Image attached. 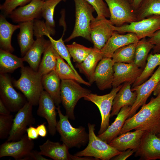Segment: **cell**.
I'll return each mask as SVG.
<instances>
[{
  "mask_svg": "<svg viewBox=\"0 0 160 160\" xmlns=\"http://www.w3.org/2000/svg\"><path fill=\"white\" fill-rule=\"evenodd\" d=\"M133 129L156 135L159 133L160 95L151 98L148 103L142 106L137 113L127 119L119 135Z\"/></svg>",
  "mask_w": 160,
  "mask_h": 160,
  "instance_id": "6da1fadb",
  "label": "cell"
},
{
  "mask_svg": "<svg viewBox=\"0 0 160 160\" xmlns=\"http://www.w3.org/2000/svg\"><path fill=\"white\" fill-rule=\"evenodd\" d=\"M21 76L19 79L13 81L14 86L25 96L28 102L33 105H38L39 99L43 90L42 76L38 71L31 68H21Z\"/></svg>",
  "mask_w": 160,
  "mask_h": 160,
  "instance_id": "7a4b0ae2",
  "label": "cell"
},
{
  "mask_svg": "<svg viewBox=\"0 0 160 160\" xmlns=\"http://www.w3.org/2000/svg\"><path fill=\"white\" fill-rule=\"evenodd\" d=\"M59 120L57 121L56 130L60 136V140L69 148H80L85 145L89 141V135L85 128L82 126L73 127L70 122L68 117L63 115L59 105L56 107Z\"/></svg>",
  "mask_w": 160,
  "mask_h": 160,
  "instance_id": "3957f363",
  "label": "cell"
},
{
  "mask_svg": "<svg viewBox=\"0 0 160 160\" xmlns=\"http://www.w3.org/2000/svg\"><path fill=\"white\" fill-rule=\"evenodd\" d=\"M75 8L74 27L70 36L64 41L68 42L78 37L92 42L90 32L91 22L95 19L93 13L95 10L86 0H73Z\"/></svg>",
  "mask_w": 160,
  "mask_h": 160,
  "instance_id": "277c9868",
  "label": "cell"
},
{
  "mask_svg": "<svg viewBox=\"0 0 160 160\" xmlns=\"http://www.w3.org/2000/svg\"><path fill=\"white\" fill-rule=\"evenodd\" d=\"M95 125L88 124L89 139L88 145L84 150L77 152L76 156L90 157L98 160H109L119 154V151L96 136L95 132Z\"/></svg>",
  "mask_w": 160,
  "mask_h": 160,
  "instance_id": "5b68a950",
  "label": "cell"
},
{
  "mask_svg": "<svg viewBox=\"0 0 160 160\" xmlns=\"http://www.w3.org/2000/svg\"><path fill=\"white\" fill-rule=\"evenodd\" d=\"M91 93V91L81 87L77 81L71 79L61 80L60 99L66 115L72 120L75 119L74 109L78 101Z\"/></svg>",
  "mask_w": 160,
  "mask_h": 160,
  "instance_id": "8992f818",
  "label": "cell"
},
{
  "mask_svg": "<svg viewBox=\"0 0 160 160\" xmlns=\"http://www.w3.org/2000/svg\"><path fill=\"white\" fill-rule=\"evenodd\" d=\"M112 27L114 31L118 33H133L140 40L146 37H150L160 29V16H151L119 27L112 25Z\"/></svg>",
  "mask_w": 160,
  "mask_h": 160,
  "instance_id": "52a82bcc",
  "label": "cell"
},
{
  "mask_svg": "<svg viewBox=\"0 0 160 160\" xmlns=\"http://www.w3.org/2000/svg\"><path fill=\"white\" fill-rule=\"evenodd\" d=\"M0 96L11 112H17L28 101L23 95L15 89L10 78L6 73H0Z\"/></svg>",
  "mask_w": 160,
  "mask_h": 160,
  "instance_id": "ba28073f",
  "label": "cell"
},
{
  "mask_svg": "<svg viewBox=\"0 0 160 160\" xmlns=\"http://www.w3.org/2000/svg\"><path fill=\"white\" fill-rule=\"evenodd\" d=\"M108 7L109 20L116 26L137 21L135 10L128 0H104Z\"/></svg>",
  "mask_w": 160,
  "mask_h": 160,
  "instance_id": "9c48e42d",
  "label": "cell"
},
{
  "mask_svg": "<svg viewBox=\"0 0 160 160\" xmlns=\"http://www.w3.org/2000/svg\"><path fill=\"white\" fill-rule=\"evenodd\" d=\"M122 86V85H121L117 87L113 88L109 93L105 95H100L91 93L84 98L85 100L93 103L100 111L101 121L98 135L103 132L109 126V119L113 100Z\"/></svg>",
  "mask_w": 160,
  "mask_h": 160,
  "instance_id": "30bf717a",
  "label": "cell"
},
{
  "mask_svg": "<svg viewBox=\"0 0 160 160\" xmlns=\"http://www.w3.org/2000/svg\"><path fill=\"white\" fill-rule=\"evenodd\" d=\"M33 106L27 101L17 111L14 118L12 128L6 141H15L20 140L25 134L27 127L35 123Z\"/></svg>",
  "mask_w": 160,
  "mask_h": 160,
  "instance_id": "8fae6325",
  "label": "cell"
},
{
  "mask_svg": "<svg viewBox=\"0 0 160 160\" xmlns=\"http://www.w3.org/2000/svg\"><path fill=\"white\" fill-rule=\"evenodd\" d=\"M34 143L25 134L20 140L7 141L0 146V158L9 156L16 160H22L29 154L34 147Z\"/></svg>",
  "mask_w": 160,
  "mask_h": 160,
  "instance_id": "7c38bea8",
  "label": "cell"
},
{
  "mask_svg": "<svg viewBox=\"0 0 160 160\" xmlns=\"http://www.w3.org/2000/svg\"><path fill=\"white\" fill-rule=\"evenodd\" d=\"M160 82V65L151 77L141 84L132 88L131 90L136 92V99L131 106L129 118L133 116L141 106L146 104L151 94Z\"/></svg>",
  "mask_w": 160,
  "mask_h": 160,
  "instance_id": "4fadbf2b",
  "label": "cell"
},
{
  "mask_svg": "<svg viewBox=\"0 0 160 160\" xmlns=\"http://www.w3.org/2000/svg\"><path fill=\"white\" fill-rule=\"evenodd\" d=\"M39 148L41 154L54 160H97L92 157H81L72 155L69 153V148L65 144L52 142L49 139L40 145Z\"/></svg>",
  "mask_w": 160,
  "mask_h": 160,
  "instance_id": "5bb4252c",
  "label": "cell"
},
{
  "mask_svg": "<svg viewBox=\"0 0 160 160\" xmlns=\"http://www.w3.org/2000/svg\"><path fill=\"white\" fill-rule=\"evenodd\" d=\"M134 156L141 160L160 159V137L145 132Z\"/></svg>",
  "mask_w": 160,
  "mask_h": 160,
  "instance_id": "9a60e30c",
  "label": "cell"
},
{
  "mask_svg": "<svg viewBox=\"0 0 160 160\" xmlns=\"http://www.w3.org/2000/svg\"><path fill=\"white\" fill-rule=\"evenodd\" d=\"M111 23L107 18L96 17L91 22L90 36L94 47L101 50L115 32L112 28Z\"/></svg>",
  "mask_w": 160,
  "mask_h": 160,
  "instance_id": "2e32d148",
  "label": "cell"
},
{
  "mask_svg": "<svg viewBox=\"0 0 160 160\" xmlns=\"http://www.w3.org/2000/svg\"><path fill=\"white\" fill-rule=\"evenodd\" d=\"M38 105L37 115L46 119L49 133L54 135L57 131L56 107L52 99L45 90L42 92Z\"/></svg>",
  "mask_w": 160,
  "mask_h": 160,
  "instance_id": "e0dca14e",
  "label": "cell"
},
{
  "mask_svg": "<svg viewBox=\"0 0 160 160\" xmlns=\"http://www.w3.org/2000/svg\"><path fill=\"white\" fill-rule=\"evenodd\" d=\"M113 69V88L117 87L123 83H129L133 84L143 70L134 63L121 62L114 63Z\"/></svg>",
  "mask_w": 160,
  "mask_h": 160,
  "instance_id": "ac0fdd59",
  "label": "cell"
},
{
  "mask_svg": "<svg viewBox=\"0 0 160 160\" xmlns=\"http://www.w3.org/2000/svg\"><path fill=\"white\" fill-rule=\"evenodd\" d=\"M114 63L112 58L104 57L97 64L94 73L93 81L95 82L100 90H104L112 87Z\"/></svg>",
  "mask_w": 160,
  "mask_h": 160,
  "instance_id": "d6986e66",
  "label": "cell"
},
{
  "mask_svg": "<svg viewBox=\"0 0 160 160\" xmlns=\"http://www.w3.org/2000/svg\"><path fill=\"white\" fill-rule=\"evenodd\" d=\"M44 1L33 0L29 3L13 10L9 15L12 21L20 23L33 21L41 15Z\"/></svg>",
  "mask_w": 160,
  "mask_h": 160,
  "instance_id": "ffe728a7",
  "label": "cell"
},
{
  "mask_svg": "<svg viewBox=\"0 0 160 160\" xmlns=\"http://www.w3.org/2000/svg\"><path fill=\"white\" fill-rule=\"evenodd\" d=\"M139 40L136 35L133 33L121 34L115 31L100 50L103 58H112L114 52L119 49L131 44L137 43Z\"/></svg>",
  "mask_w": 160,
  "mask_h": 160,
  "instance_id": "44dd1931",
  "label": "cell"
},
{
  "mask_svg": "<svg viewBox=\"0 0 160 160\" xmlns=\"http://www.w3.org/2000/svg\"><path fill=\"white\" fill-rule=\"evenodd\" d=\"M145 132L135 130L133 132L128 131L120 134L108 144L121 152L131 149L134 150L135 152L139 147Z\"/></svg>",
  "mask_w": 160,
  "mask_h": 160,
  "instance_id": "7402d4cb",
  "label": "cell"
},
{
  "mask_svg": "<svg viewBox=\"0 0 160 160\" xmlns=\"http://www.w3.org/2000/svg\"><path fill=\"white\" fill-rule=\"evenodd\" d=\"M50 42V40H46L44 36L36 38L31 47L23 57V61L28 63L33 70L38 71L41 55Z\"/></svg>",
  "mask_w": 160,
  "mask_h": 160,
  "instance_id": "603a6c76",
  "label": "cell"
},
{
  "mask_svg": "<svg viewBox=\"0 0 160 160\" xmlns=\"http://www.w3.org/2000/svg\"><path fill=\"white\" fill-rule=\"evenodd\" d=\"M131 106L123 107L117 115L114 122L102 133L97 135L100 139L109 143L120 133L125 121L129 118Z\"/></svg>",
  "mask_w": 160,
  "mask_h": 160,
  "instance_id": "cb8c5ba5",
  "label": "cell"
},
{
  "mask_svg": "<svg viewBox=\"0 0 160 160\" xmlns=\"http://www.w3.org/2000/svg\"><path fill=\"white\" fill-rule=\"evenodd\" d=\"M129 83H125L117 93L113 102L111 117L117 115L121 109L128 105L131 106L136 99V92L132 91Z\"/></svg>",
  "mask_w": 160,
  "mask_h": 160,
  "instance_id": "d4e9b609",
  "label": "cell"
},
{
  "mask_svg": "<svg viewBox=\"0 0 160 160\" xmlns=\"http://www.w3.org/2000/svg\"><path fill=\"white\" fill-rule=\"evenodd\" d=\"M103 58L101 50L94 47L81 63L76 64V67L81 73L86 76L91 84L93 83V75L95 69L99 62Z\"/></svg>",
  "mask_w": 160,
  "mask_h": 160,
  "instance_id": "484cf974",
  "label": "cell"
},
{
  "mask_svg": "<svg viewBox=\"0 0 160 160\" xmlns=\"http://www.w3.org/2000/svg\"><path fill=\"white\" fill-rule=\"evenodd\" d=\"M61 80L55 71L42 76V82L44 89L50 95L57 106L61 103Z\"/></svg>",
  "mask_w": 160,
  "mask_h": 160,
  "instance_id": "4316f807",
  "label": "cell"
},
{
  "mask_svg": "<svg viewBox=\"0 0 160 160\" xmlns=\"http://www.w3.org/2000/svg\"><path fill=\"white\" fill-rule=\"evenodd\" d=\"M20 31L17 40L21 54L23 57L34 42L33 20L19 23Z\"/></svg>",
  "mask_w": 160,
  "mask_h": 160,
  "instance_id": "83f0119b",
  "label": "cell"
},
{
  "mask_svg": "<svg viewBox=\"0 0 160 160\" xmlns=\"http://www.w3.org/2000/svg\"><path fill=\"white\" fill-rule=\"evenodd\" d=\"M19 28V25L12 24L7 20L4 15H0V49L11 53L14 51L11 44L12 36L14 31Z\"/></svg>",
  "mask_w": 160,
  "mask_h": 160,
  "instance_id": "f1b7e54d",
  "label": "cell"
},
{
  "mask_svg": "<svg viewBox=\"0 0 160 160\" xmlns=\"http://www.w3.org/2000/svg\"><path fill=\"white\" fill-rule=\"evenodd\" d=\"M22 58H20L10 52L0 49V73H6L23 66Z\"/></svg>",
  "mask_w": 160,
  "mask_h": 160,
  "instance_id": "f546056e",
  "label": "cell"
},
{
  "mask_svg": "<svg viewBox=\"0 0 160 160\" xmlns=\"http://www.w3.org/2000/svg\"><path fill=\"white\" fill-rule=\"evenodd\" d=\"M57 55L58 53L50 42L43 53L38 71L42 76L53 71H55Z\"/></svg>",
  "mask_w": 160,
  "mask_h": 160,
  "instance_id": "4dcf8cb0",
  "label": "cell"
},
{
  "mask_svg": "<svg viewBox=\"0 0 160 160\" xmlns=\"http://www.w3.org/2000/svg\"><path fill=\"white\" fill-rule=\"evenodd\" d=\"M66 0H45L41 9V16L45 20L44 23L48 33L50 35L55 33V24L54 15L55 7L61 1Z\"/></svg>",
  "mask_w": 160,
  "mask_h": 160,
  "instance_id": "1f68e13d",
  "label": "cell"
},
{
  "mask_svg": "<svg viewBox=\"0 0 160 160\" xmlns=\"http://www.w3.org/2000/svg\"><path fill=\"white\" fill-rule=\"evenodd\" d=\"M57 59L55 71L61 80L71 79L87 86H91V84L89 82L86 81L81 76H78L70 65L58 54Z\"/></svg>",
  "mask_w": 160,
  "mask_h": 160,
  "instance_id": "d6a6232c",
  "label": "cell"
},
{
  "mask_svg": "<svg viewBox=\"0 0 160 160\" xmlns=\"http://www.w3.org/2000/svg\"><path fill=\"white\" fill-rule=\"evenodd\" d=\"M135 12L137 21L153 15L160 16V0H143Z\"/></svg>",
  "mask_w": 160,
  "mask_h": 160,
  "instance_id": "836d02e7",
  "label": "cell"
},
{
  "mask_svg": "<svg viewBox=\"0 0 160 160\" xmlns=\"http://www.w3.org/2000/svg\"><path fill=\"white\" fill-rule=\"evenodd\" d=\"M154 47L145 38L139 40L136 47L134 63L138 67L144 69L148 53Z\"/></svg>",
  "mask_w": 160,
  "mask_h": 160,
  "instance_id": "e575fe53",
  "label": "cell"
},
{
  "mask_svg": "<svg viewBox=\"0 0 160 160\" xmlns=\"http://www.w3.org/2000/svg\"><path fill=\"white\" fill-rule=\"evenodd\" d=\"M147 61L142 72L133 84L132 88L144 82L151 76L155 68L160 65V52L154 54L152 53L149 54Z\"/></svg>",
  "mask_w": 160,
  "mask_h": 160,
  "instance_id": "d590c367",
  "label": "cell"
},
{
  "mask_svg": "<svg viewBox=\"0 0 160 160\" xmlns=\"http://www.w3.org/2000/svg\"><path fill=\"white\" fill-rule=\"evenodd\" d=\"M137 43L125 46L116 51L112 58L114 63H134Z\"/></svg>",
  "mask_w": 160,
  "mask_h": 160,
  "instance_id": "8d00e7d4",
  "label": "cell"
},
{
  "mask_svg": "<svg viewBox=\"0 0 160 160\" xmlns=\"http://www.w3.org/2000/svg\"><path fill=\"white\" fill-rule=\"evenodd\" d=\"M65 31V29L64 28L62 36L57 40L54 39L49 34L46 33L45 36L48 38L59 55L67 62L78 76H81L72 64L71 60V57L67 47L64 44V41L63 40V38Z\"/></svg>",
  "mask_w": 160,
  "mask_h": 160,
  "instance_id": "74e56055",
  "label": "cell"
},
{
  "mask_svg": "<svg viewBox=\"0 0 160 160\" xmlns=\"http://www.w3.org/2000/svg\"><path fill=\"white\" fill-rule=\"evenodd\" d=\"M73 62L77 63H81L91 52L92 48H89L76 42L66 45Z\"/></svg>",
  "mask_w": 160,
  "mask_h": 160,
  "instance_id": "f35d334b",
  "label": "cell"
},
{
  "mask_svg": "<svg viewBox=\"0 0 160 160\" xmlns=\"http://www.w3.org/2000/svg\"><path fill=\"white\" fill-rule=\"evenodd\" d=\"M13 116L11 114L8 115H0V139L7 138L11 130Z\"/></svg>",
  "mask_w": 160,
  "mask_h": 160,
  "instance_id": "ab89813d",
  "label": "cell"
},
{
  "mask_svg": "<svg viewBox=\"0 0 160 160\" xmlns=\"http://www.w3.org/2000/svg\"><path fill=\"white\" fill-rule=\"evenodd\" d=\"M94 8L97 19L110 18V14L108 6L104 0H86Z\"/></svg>",
  "mask_w": 160,
  "mask_h": 160,
  "instance_id": "60d3db41",
  "label": "cell"
},
{
  "mask_svg": "<svg viewBox=\"0 0 160 160\" xmlns=\"http://www.w3.org/2000/svg\"><path fill=\"white\" fill-rule=\"evenodd\" d=\"M33 0H10L0 5V9L5 15H9L18 7L24 5Z\"/></svg>",
  "mask_w": 160,
  "mask_h": 160,
  "instance_id": "b9f144b4",
  "label": "cell"
},
{
  "mask_svg": "<svg viewBox=\"0 0 160 160\" xmlns=\"http://www.w3.org/2000/svg\"><path fill=\"white\" fill-rule=\"evenodd\" d=\"M148 40L154 45L153 53L160 52V29L155 33Z\"/></svg>",
  "mask_w": 160,
  "mask_h": 160,
  "instance_id": "7bdbcfd3",
  "label": "cell"
},
{
  "mask_svg": "<svg viewBox=\"0 0 160 160\" xmlns=\"http://www.w3.org/2000/svg\"><path fill=\"white\" fill-rule=\"evenodd\" d=\"M43 156L39 151L33 150L22 160H49Z\"/></svg>",
  "mask_w": 160,
  "mask_h": 160,
  "instance_id": "ee69618b",
  "label": "cell"
},
{
  "mask_svg": "<svg viewBox=\"0 0 160 160\" xmlns=\"http://www.w3.org/2000/svg\"><path fill=\"white\" fill-rule=\"evenodd\" d=\"M135 152L133 150L128 149L122 151L119 154L113 158L111 159L113 160H124L132 155Z\"/></svg>",
  "mask_w": 160,
  "mask_h": 160,
  "instance_id": "f6af8a7d",
  "label": "cell"
},
{
  "mask_svg": "<svg viewBox=\"0 0 160 160\" xmlns=\"http://www.w3.org/2000/svg\"><path fill=\"white\" fill-rule=\"evenodd\" d=\"M26 132L28 137L32 140L37 139L39 136L36 128L31 126L27 128Z\"/></svg>",
  "mask_w": 160,
  "mask_h": 160,
  "instance_id": "bcb514c9",
  "label": "cell"
},
{
  "mask_svg": "<svg viewBox=\"0 0 160 160\" xmlns=\"http://www.w3.org/2000/svg\"><path fill=\"white\" fill-rule=\"evenodd\" d=\"M45 124V123H43L38 125L36 127L39 136L43 137H45L47 134V131Z\"/></svg>",
  "mask_w": 160,
  "mask_h": 160,
  "instance_id": "7dc6e473",
  "label": "cell"
},
{
  "mask_svg": "<svg viewBox=\"0 0 160 160\" xmlns=\"http://www.w3.org/2000/svg\"><path fill=\"white\" fill-rule=\"evenodd\" d=\"M11 112L1 100L0 99V115H8Z\"/></svg>",
  "mask_w": 160,
  "mask_h": 160,
  "instance_id": "c3c4849f",
  "label": "cell"
},
{
  "mask_svg": "<svg viewBox=\"0 0 160 160\" xmlns=\"http://www.w3.org/2000/svg\"><path fill=\"white\" fill-rule=\"evenodd\" d=\"M143 0H131L132 6L135 11L139 7Z\"/></svg>",
  "mask_w": 160,
  "mask_h": 160,
  "instance_id": "681fc988",
  "label": "cell"
},
{
  "mask_svg": "<svg viewBox=\"0 0 160 160\" xmlns=\"http://www.w3.org/2000/svg\"><path fill=\"white\" fill-rule=\"evenodd\" d=\"M160 91V82L156 87V89L153 92V94L154 95L157 96Z\"/></svg>",
  "mask_w": 160,
  "mask_h": 160,
  "instance_id": "f907efd6",
  "label": "cell"
},
{
  "mask_svg": "<svg viewBox=\"0 0 160 160\" xmlns=\"http://www.w3.org/2000/svg\"><path fill=\"white\" fill-rule=\"evenodd\" d=\"M157 136H158L159 137H160V132H159V133L158 134H157Z\"/></svg>",
  "mask_w": 160,
  "mask_h": 160,
  "instance_id": "816d5d0a",
  "label": "cell"
},
{
  "mask_svg": "<svg viewBox=\"0 0 160 160\" xmlns=\"http://www.w3.org/2000/svg\"><path fill=\"white\" fill-rule=\"evenodd\" d=\"M10 0H5L4 2H7L9 1Z\"/></svg>",
  "mask_w": 160,
  "mask_h": 160,
  "instance_id": "f5cc1de1",
  "label": "cell"
},
{
  "mask_svg": "<svg viewBox=\"0 0 160 160\" xmlns=\"http://www.w3.org/2000/svg\"><path fill=\"white\" fill-rule=\"evenodd\" d=\"M158 95H160V91H159V92L158 95L157 96H158Z\"/></svg>",
  "mask_w": 160,
  "mask_h": 160,
  "instance_id": "db71d44e",
  "label": "cell"
},
{
  "mask_svg": "<svg viewBox=\"0 0 160 160\" xmlns=\"http://www.w3.org/2000/svg\"><path fill=\"white\" fill-rule=\"evenodd\" d=\"M131 3V0H128Z\"/></svg>",
  "mask_w": 160,
  "mask_h": 160,
  "instance_id": "11a10c76",
  "label": "cell"
},
{
  "mask_svg": "<svg viewBox=\"0 0 160 160\" xmlns=\"http://www.w3.org/2000/svg\"><path fill=\"white\" fill-rule=\"evenodd\" d=\"M43 0L45 1V0Z\"/></svg>",
  "mask_w": 160,
  "mask_h": 160,
  "instance_id": "9f6ffc18",
  "label": "cell"
}]
</instances>
